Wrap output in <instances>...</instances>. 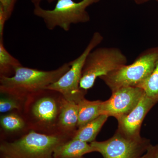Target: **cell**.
<instances>
[{"label": "cell", "instance_id": "obj_1", "mask_svg": "<svg viewBox=\"0 0 158 158\" xmlns=\"http://www.w3.org/2000/svg\"><path fill=\"white\" fill-rule=\"evenodd\" d=\"M65 99L56 90L45 89L26 97L21 114L30 130L47 135L58 132L59 115Z\"/></svg>", "mask_w": 158, "mask_h": 158}, {"label": "cell", "instance_id": "obj_2", "mask_svg": "<svg viewBox=\"0 0 158 158\" xmlns=\"http://www.w3.org/2000/svg\"><path fill=\"white\" fill-rule=\"evenodd\" d=\"M71 139L66 135H47L30 130L13 141H1V158H52L56 148Z\"/></svg>", "mask_w": 158, "mask_h": 158}, {"label": "cell", "instance_id": "obj_3", "mask_svg": "<svg viewBox=\"0 0 158 158\" xmlns=\"http://www.w3.org/2000/svg\"><path fill=\"white\" fill-rule=\"evenodd\" d=\"M70 67L69 62L64 63L57 69L50 71L21 65L15 69L12 77H0V92L26 98L29 94L45 89L56 82Z\"/></svg>", "mask_w": 158, "mask_h": 158}, {"label": "cell", "instance_id": "obj_4", "mask_svg": "<svg viewBox=\"0 0 158 158\" xmlns=\"http://www.w3.org/2000/svg\"><path fill=\"white\" fill-rule=\"evenodd\" d=\"M158 62V47L148 49L130 65H123L100 77L112 92L123 87H138L145 81Z\"/></svg>", "mask_w": 158, "mask_h": 158}, {"label": "cell", "instance_id": "obj_5", "mask_svg": "<svg viewBox=\"0 0 158 158\" xmlns=\"http://www.w3.org/2000/svg\"><path fill=\"white\" fill-rule=\"evenodd\" d=\"M101 0H82L76 2L73 0H57L55 8L52 10L35 6L34 14L43 20L48 30L59 27L65 31L70 30L72 24L88 22L90 16L86 9Z\"/></svg>", "mask_w": 158, "mask_h": 158}, {"label": "cell", "instance_id": "obj_6", "mask_svg": "<svg viewBox=\"0 0 158 158\" xmlns=\"http://www.w3.org/2000/svg\"><path fill=\"white\" fill-rule=\"evenodd\" d=\"M126 56L119 48L100 47L88 54L82 70L80 87L87 91L92 88L97 78L106 75L127 64Z\"/></svg>", "mask_w": 158, "mask_h": 158}, {"label": "cell", "instance_id": "obj_7", "mask_svg": "<svg viewBox=\"0 0 158 158\" xmlns=\"http://www.w3.org/2000/svg\"><path fill=\"white\" fill-rule=\"evenodd\" d=\"M103 40V37L100 33L94 32L84 52L76 59L69 62V69L47 89L56 90L62 94L66 100L77 103L85 98L87 91L80 88V83L85 60L89 53L100 44Z\"/></svg>", "mask_w": 158, "mask_h": 158}, {"label": "cell", "instance_id": "obj_8", "mask_svg": "<svg viewBox=\"0 0 158 158\" xmlns=\"http://www.w3.org/2000/svg\"><path fill=\"white\" fill-rule=\"evenodd\" d=\"M90 144L103 158H141L152 144L149 139L141 136L127 138L116 131L108 140Z\"/></svg>", "mask_w": 158, "mask_h": 158}, {"label": "cell", "instance_id": "obj_9", "mask_svg": "<svg viewBox=\"0 0 158 158\" xmlns=\"http://www.w3.org/2000/svg\"><path fill=\"white\" fill-rule=\"evenodd\" d=\"M112 93L109 99L102 102L101 112L116 119L132 111L145 94L143 89L137 87H123Z\"/></svg>", "mask_w": 158, "mask_h": 158}, {"label": "cell", "instance_id": "obj_10", "mask_svg": "<svg viewBox=\"0 0 158 158\" xmlns=\"http://www.w3.org/2000/svg\"><path fill=\"white\" fill-rule=\"evenodd\" d=\"M156 104L145 94L132 111L117 119L118 129L116 131L127 138L141 137L140 131L144 118Z\"/></svg>", "mask_w": 158, "mask_h": 158}, {"label": "cell", "instance_id": "obj_11", "mask_svg": "<svg viewBox=\"0 0 158 158\" xmlns=\"http://www.w3.org/2000/svg\"><path fill=\"white\" fill-rule=\"evenodd\" d=\"M1 141H12L21 137L30 130L19 112H10L0 117Z\"/></svg>", "mask_w": 158, "mask_h": 158}, {"label": "cell", "instance_id": "obj_12", "mask_svg": "<svg viewBox=\"0 0 158 158\" xmlns=\"http://www.w3.org/2000/svg\"><path fill=\"white\" fill-rule=\"evenodd\" d=\"M78 107L77 103L65 99L58 123V132L73 138L78 129Z\"/></svg>", "mask_w": 158, "mask_h": 158}, {"label": "cell", "instance_id": "obj_13", "mask_svg": "<svg viewBox=\"0 0 158 158\" xmlns=\"http://www.w3.org/2000/svg\"><path fill=\"white\" fill-rule=\"evenodd\" d=\"M95 152L90 144L71 139L62 143L56 148L53 154L55 158H80L89 153Z\"/></svg>", "mask_w": 158, "mask_h": 158}, {"label": "cell", "instance_id": "obj_14", "mask_svg": "<svg viewBox=\"0 0 158 158\" xmlns=\"http://www.w3.org/2000/svg\"><path fill=\"white\" fill-rule=\"evenodd\" d=\"M109 116L102 114L92 121L77 130L72 139H77L88 143L95 141L97 136Z\"/></svg>", "mask_w": 158, "mask_h": 158}, {"label": "cell", "instance_id": "obj_15", "mask_svg": "<svg viewBox=\"0 0 158 158\" xmlns=\"http://www.w3.org/2000/svg\"><path fill=\"white\" fill-rule=\"evenodd\" d=\"M102 102L100 100L89 101L85 98L78 103V129L102 115L101 108Z\"/></svg>", "mask_w": 158, "mask_h": 158}, {"label": "cell", "instance_id": "obj_16", "mask_svg": "<svg viewBox=\"0 0 158 158\" xmlns=\"http://www.w3.org/2000/svg\"><path fill=\"white\" fill-rule=\"evenodd\" d=\"M21 65L20 62L6 49L3 40H0V77H12Z\"/></svg>", "mask_w": 158, "mask_h": 158}, {"label": "cell", "instance_id": "obj_17", "mask_svg": "<svg viewBox=\"0 0 158 158\" xmlns=\"http://www.w3.org/2000/svg\"><path fill=\"white\" fill-rule=\"evenodd\" d=\"M1 93L0 112L6 113L17 111L21 113L26 98L10 94Z\"/></svg>", "mask_w": 158, "mask_h": 158}, {"label": "cell", "instance_id": "obj_18", "mask_svg": "<svg viewBox=\"0 0 158 158\" xmlns=\"http://www.w3.org/2000/svg\"><path fill=\"white\" fill-rule=\"evenodd\" d=\"M137 87L143 89L147 96L158 103V62L149 76Z\"/></svg>", "mask_w": 158, "mask_h": 158}, {"label": "cell", "instance_id": "obj_19", "mask_svg": "<svg viewBox=\"0 0 158 158\" xmlns=\"http://www.w3.org/2000/svg\"><path fill=\"white\" fill-rule=\"evenodd\" d=\"M17 0H0V6H2L7 19L11 17Z\"/></svg>", "mask_w": 158, "mask_h": 158}, {"label": "cell", "instance_id": "obj_20", "mask_svg": "<svg viewBox=\"0 0 158 158\" xmlns=\"http://www.w3.org/2000/svg\"><path fill=\"white\" fill-rule=\"evenodd\" d=\"M141 158H158V144H151Z\"/></svg>", "mask_w": 158, "mask_h": 158}, {"label": "cell", "instance_id": "obj_21", "mask_svg": "<svg viewBox=\"0 0 158 158\" xmlns=\"http://www.w3.org/2000/svg\"><path fill=\"white\" fill-rule=\"evenodd\" d=\"M8 20L4 9L0 6V40H3L4 28L6 22Z\"/></svg>", "mask_w": 158, "mask_h": 158}, {"label": "cell", "instance_id": "obj_22", "mask_svg": "<svg viewBox=\"0 0 158 158\" xmlns=\"http://www.w3.org/2000/svg\"><path fill=\"white\" fill-rule=\"evenodd\" d=\"M31 1L32 3L34 4V7H35V6H40V3L44 0H31ZM46 1H47L48 3H52L54 1H56V0H46Z\"/></svg>", "mask_w": 158, "mask_h": 158}, {"label": "cell", "instance_id": "obj_23", "mask_svg": "<svg viewBox=\"0 0 158 158\" xmlns=\"http://www.w3.org/2000/svg\"><path fill=\"white\" fill-rule=\"evenodd\" d=\"M135 2H146V1H148V0H135ZM156 2H157L158 3V0H155Z\"/></svg>", "mask_w": 158, "mask_h": 158}, {"label": "cell", "instance_id": "obj_24", "mask_svg": "<svg viewBox=\"0 0 158 158\" xmlns=\"http://www.w3.org/2000/svg\"><path fill=\"white\" fill-rule=\"evenodd\" d=\"M52 158H54V157H52ZM83 158V157H81V158Z\"/></svg>", "mask_w": 158, "mask_h": 158}]
</instances>
